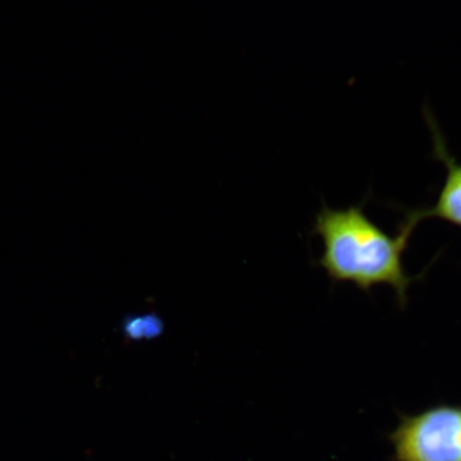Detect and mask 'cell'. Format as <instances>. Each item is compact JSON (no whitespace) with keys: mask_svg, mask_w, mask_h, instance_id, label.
I'll use <instances>...</instances> for the list:
<instances>
[{"mask_svg":"<svg viewBox=\"0 0 461 461\" xmlns=\"http://www.w3.org/2000/svg\"><path fill=\"white\" fill-rule=\"evenodd\" d=\"M432 138V158L446 167L445 184L434 206L409 210L405 214L419 223L426 218H438L461 228V164L449 153L445 137L429 109L424 111Z\"/></svg>","mask_w":461,"mask_h":461,"instance_id":"cell-3","label":"cell"},{"mask_svg":"<svg viewBox=\"0 0 461 461\" xmlns=\"http://www.w3.org/2000/svg\"><path fill=\"white\" fill-rule=\"evenodd\" d=\"M124 336L131 341L152 339L164 331V322L157 314L129 316L123 322Z\"/></svg>","mask_w":461,"mask_h":461,"instance_id":"cell-4","label":"cell"},{"mask_svg":"<svg viewBox=\"0 0 461 461\" xmlns=\"http://www.w3.org/2000/svg\"><path fill=\"white\" fill-rule=\"evenodd\" d=\"M390 439L396 461H461V406L437 403L402 416Z\"/></svg>","mask_w":461,"mask_h":461,"instance_id":"cell-2","label":"cell"},{"mask_svg":"<svg viewBox=\"0 0 461 461\" xmlns=\"http://www.w3.org/2000/svg\"><path fill=\"white\" fill-rule=\"evenodd\" d=\"M416 227L405 217L393 236L368 218L363 204L344 210L324 205L313 228V233L320 236L324 245L316 263L336 284L349 282L365 292L387 285L393 288L402 307H405L409 285L423 276H409L402 263L403 252Z\"/></svg>","mask_w":461,"mask_h":461,"instance_id":"cell-1","label":"cell"}]
</instances>
